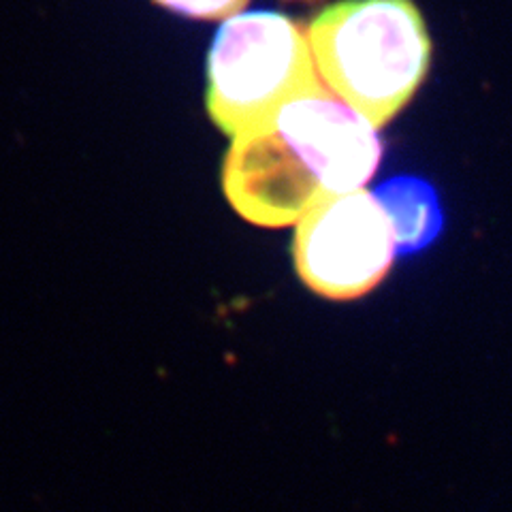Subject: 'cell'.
<instances>
[{
	"instance_id": "cell-6",
	"label": "cell",
	"mask_w": 512,
	"mask_h": 512,
	"mask_svg": "<svg viewBox=\"0 0 512 512\" xmlns=\"http://www.w3.org/2000/svg\"><path fill=\"white\" fill-rule=\"evenodd\" d=\"M156 5L192 20H224L242 13L250 0H154Z\"/></svg>"
},
{
	"instance_id": "cell-1",
	"label": "cell",
	"mask_w": 512,
	"mask_h": 512,
	"mask_svg": "<svg viewBox=\"0 0 512 512\" xmlns=\"http://www.w3.org/2000/svg\"><path fill=\"white\" fill-rule=\"evenodd\" d=\"M380 158L378 128L320 84L233 137L222 190L244 220L291 227L318 203L361 190Z\"/></svg>"
},
{
	"instance_id": "cell-4",
	"label": "cell",
	"mask_w": 512,
	"mask_h": 512,
	"mask_svg": "<svg viewBox=\"0 0 512 512\" xmlns=\"http://www.w3.org/2000/svg\"><path fill=\"white\" fill-rule=\"evenodd\" d=\"M395 254L389 216L365 188L318 203L297 222L295 269L320 297L350 301L374 291Z\"/></svg>"
},
{
	"instance_id": "cell-3",
	"label": "cell",
	"mask_w": 512,
	"mask_h": 512,
	"mask_svg": "<svg viewBox=\"0 0 512 512\" xmlns=\"http://www.w3.org/2000/svg\"><path fill=\"white\" fill-rule=\"evenodd\" d=\"M320 84L306 24L278 11L237 13L212 43L205 107L224 135L237 137Z\"/></svg>"
},
{
	"instance_id": "cell-5",
	"label": "cell",
	"mask_w": 512,
	"mask_h": 512,
	"mask_svg": "<svg viewBox=\"0 0 512 512\" xmlns=\"http://www.w3.org/2000/svg\"><path fill=\"white\" fill-rule=\"evenodd\" d=\"M374 197L389 216L397 254L419 252L440 235L444 214L438 192L429 182L402 175L382 182Z\"/></svg>"
},
{
	"instance_id": "cell-2",
	"label": "cell",
	"mask_w": 512,
	"mask_h": 512,
	"mask_svg": "<svg viewBox=\"0 0 512 512\" xmlns=\"http://www.w3.org/2000/svg\"><path fill=\"white\" fill-rule=\"evenodd\" d=\"M308 37L320 82L376 128L412 101L431 64L412 0H340L316 15Z\"/></svg>"
}]
</instances>
